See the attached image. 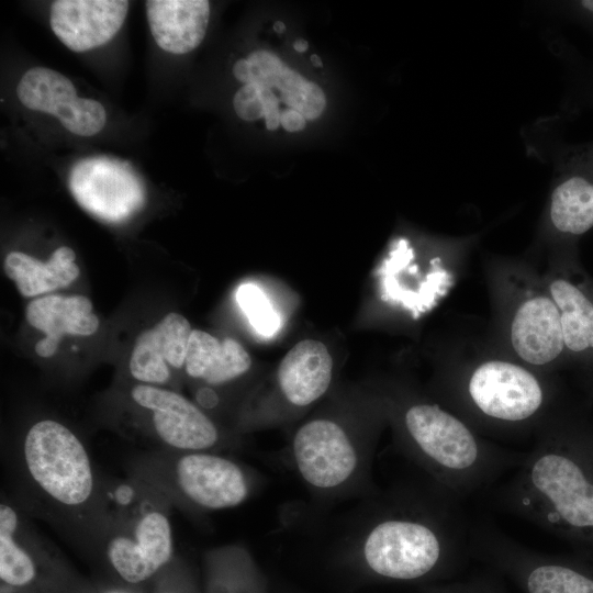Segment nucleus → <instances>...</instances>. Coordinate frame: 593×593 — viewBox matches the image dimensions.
Instances as JSON below:
<instances>
[{
  "mask_svg": "<svg viewBox=\"0 0 593 593\" xmlns=\"http://www.w3.org/2000/svg\"><path fill=\"white\" fill-rule=\"evenodd\" d=\"M332 377L333 360L326 346L315 339H303L281 360L277 389L286 405L301 410L327 392Z\"/></svg>",
  "mask_w": 593,
  "mask_h": 593,
  "instance_id": "obj_18",
  "label": "nucleus"
},
{
  "mask_svg": "<svg viewBox=\"0 0 593 593\" xmlns=\"http://www.w3.org/2000/svg\"><path fill=\"white\" fill-rule=\"evenodd\" d=\"M589 85V91L586 94L589 96V101L593 104V74L591 75V79L588 82Z\"/></svg>",
  "mask_w": 593,
  "mask_h": 593,
  "instance_id": "obj_28",
  "label": "nucleus"
},
{
  "mask_svg": "<svg viewBox=\"0 0 593 593\" xmlns=\"http://www.w3.org/2000/svg\"><path fill=\"white\" fill-rule=\"evenodd\" d=\"M189 321L179 313H168L156 326L138 335L131 359L130 372L144 384H163L170 378V367L180 369L186 363Z\"/></svg>",
  "mask_w": 593,
  "mask_h": 593,
  "instance_id": "obj_17",
  "label": "nucleus"
},
{
  "mask_svg": "<svg viewBox=\"0 0 593 593\" xmlns=\"http://www.w3.org/2000/svg\"><path fill=\"white\" fill-rule=\"evenodd\" d=\"M23 463L33 483L53 502L81 508L91 501L94 474L80 439L54 419L33 424L22 447Z\"/></svg>",
  "mask_w": 593,
  "mask_h": 593,
  "instance_id": "obj_7",
  "label": "nucleus"
},
{
  "mask_svg": "<svg viewBox=\"0 0 593 593\" xmlns=\"http://www.w3.org/2000/svg\"><path fill=\"white\" fill-rule=\"evenodd\" d=\"M75 260V251L67 246L54 250L46 262L22 251H11L4 259V272L21 295L31 298L72 283L80 273Z\"/></svg>",
  "mask_w": 593,
  "mask_h": 593,
  "instance_id": "obj_22",
  "label": "nucleus"
},
{
  "mask_svg": "<svg viewBox=\"0 0 593 593\" xmlns=\"http://www.w3.org/2000/svg\"><path fill=\"white\" fill-rule=\"evenodd\" d=\"M16 96L25 108L56 116L67 131L79 136L99 133L107 121L99 101L79 98L74 83L49 68L29 69L18 83Z\"/></svg>",
  "mask_w": 593,
  "mask_h": 593,
  "instance_id": "obj_13",
  "label": "nucleus"
},
{
  "mask_svg": "<svg viewBox=\"0 0 593 593\" xmlns=\"http://www.w3.org/2000/svg\"><path fill=\"white\" fill-rule=\"evenodd\" d=\"M174 555L172 529L167 513L150 502L141 504L111 532L105 556L119 577L142 583L165 567Z\"/></svg>",
  "mask_w": 593,
  "mask_h": 593,
  "instance_id": "obj_9",
  "label": "nucleus"
},
{
  "mask_svg": "<svg viewBox=\"0 0 593 593\" xmlns=\"http://www.w3.org/2000/svg\"><path fill=\"white\" fill-rule=\"evenodd\" d=\"M548 201V223L571 240L593 228V141L564 146L558 156Z\"/></svg>",
  "mask_w": 593,
  "mask_h": 593,
  "instance_id": "obj_11",
  "label": "nucleus"
},
{
  "mask_svg": "<svg viewBox=\"0 0 593 593\" xmlns=\"http://www.w3.org/2000/svg\"><path fill=\"white\" fill-rule=\"evenodd\" d=\"M571 447L558 432L542 430L500 488V505L542 529L592 533L593 479Z\"/></svg>",
  "mask_w": 593,
  "mask_h": 593,
  "instance_id": "obj_3",
  "label": "nucleus"
},
{
  "mask_svg": "<svg viewBox=\"0 0 593 593\" xmlns=\"http://www.w3.org/2000/svg\"><path fill=\"white\" fill-rule=\"evenodd\" d=\"M68 186L83 210L108 223L127 221L146 202L145 186L132 167L105 156L77 161L70 170Z\"/></svg>",
  "mask_w": 593,
  "mask_h": 593,
  "instance_id": "obj_10",
  "label": "nucleus"
},
{
  "mask_svg": "<svg viewBox=\"0 0 593 593\" xmlns=\"http://www.w3.org/2000/svg\"><path fill=\"white\" fill-rule=\"evenodd\" d=\"M131 396L150 412L157 438L177 451H212L222 444L215 423L183 395L157 385L136 384Z\"/></svg>",
  "mask_w": 593,
  "mask_h": 593,
  "instance_id": "obj_12",
  "label": "nucleus"
},
{
  "mask_svg": "<svg viewBox=\"0 0 593 593\" xmlns=\"http://www.w3.org/2000/svg\"><path fill=\"white\" fill-rule=\"evenodd\" d=\"M507 309V337L514 354L525 363L548 367L566 347L559 310L544 278L517 275Z\"/></svg>",
  "mask_w": 593,
  "mask_h": 593,
  "instance_id": "obj_8",
  "label": "nucleus"
},
{
  "mask_svg": "<svg viewBox=\"0 0 593 593\" xmlns=\"http://www.w3.org/2000/svg\"><path fill=\"white\" fill-rule=\"evenodd\" d=\"M31 326L45 337L35 344L40 357L53 356L64 335L90 336L99 327L92 302L85 295H45L31 301L25 311Z\"/></svg>",
  "mask_w": 593,
  "mask_h": 593,
  "instance_id": "obj_19",
  "label": "nucleus"
},
{
  "mask_svg": "<svg viewBox=\"0 0 593 593\" xmlns=\"http://www.w3.org/2000/svg\"><path fill=\"white\" fill-rule=\"evenodd\" d=\"M454 499L401 493L387 499L353 540L361 566L376 578L416 581L455 567L469 534Z\"/></svg>",
  "mask_w": 593,
  "mask_h": 593,
  "instance_id": "obj_1",
  "label": "nucleus"
},
{
  "mask_svg": "<svg viewBox=\"0 0 593 593\" xmlns=\"http://www.w3.org/2000/svg\"><path fill=\"white\" fill-rule=\"evenodd\" d=\"M548 390L538 376L518 363L489 359L472 368L454 387V402L471 426L495 430L523 429L545 413Z\"/></svg>",
  "mask_w": 593,
  "mask_h": 593,
  "instance_id": "obj_5",
  "label": "nucleus"
},
{
  "mask_svg": "<svg viewBox=\"0 0 593 593\" xmlns=\"http://www.w3.org/2000/svg\"><path fill=\"white\" fill-rule=\"evenodd\" d=\"M148 473L158 486L198 511L239 506L259 485V475L243 463L213 451H179Z\"/></svg>",
  "mask_w": 593,
  "mask_h": 593,
  "instance_id": "obj_6",
  "label": "nucleus"
},
{
  "mask_svg": "<svg viewBox=\"0 0 593 593\" xmlns=\"http://www.w3.org/2000/svg\"><path fill=\"white\" fill-rule=\"evenodd\" d=\"M280 124L288 132H299L305 127L306 119L300 112L286 110L280 116Z\"/></svg>",
  "mask_w": 593,
  "mask_h": 593,
  "instance_id": "obj_26",
  "label": "nucleus"
},
{
  "mask_svg": "<svg viewBox=\"0 0 593 593\" xmlns=\"http://www.w3.org/2000/svg\"><path fill=\"white\" fill-rule=\"evenodd\" d=\"M293 47L298 53H304L307 49L309 44L305 40L299 38L293 43Z\"/></svg>",
  "mask_w": 593,
  "mask_h": 593,
  "instance_id": "obj_27",
  "label": "nucleus"
},
{
  "mask_svg": "<svg viewBox=\"0 0 593 593\" xmlns=\"http://www.w3.org/2000/svg\"><path fill=\"white\" fill-rule=\"evenodd\" d=\"M234 77L271 91L288 110L300 112L306 120L317 119L326 107L323 90L292 70L271 52L256 51L233 66Z\"/></svg>",
  "mask_w": 593,
  "mask_h": 593,
  "instance_id": "obj_16",
  "label": "nucleus"
},
{
  "mask_svg": "<svg viewBox=\"0 0 593 593\" xmlns=\"http://www.w3.org/2000/svg\"><path fill=\"white\" fill-rule=\"evenodd\" d=\"M434 593H497L494 589L482 582H471L467 584L454 585L435 590Z\"/></svg>",
  "mask_w": 593,
  "mask_h": 593,
  "instance_id": "obj_25",
  "label": "nucleus"
},
{
  "mask_svg": "<svg viewBox=\"0 0 593 593\" xmlns=\"http://www.w3.org/2000/svg\"><path fill=\"white\" fill-rule=\"evenodd\" d=\"M566 14L579 24L593 30V0H577L563 3Z\"/></svg>",
  "mask_w": 593,
  "mask_h": 593,
  "instance_id": "obj_24",
  "label": "nucleus"
},
{
  "mask_svg": "<svg viewBox=\"0 0 593 593\" xmlns=\"http://www.w3.org/2000/svg\"><path fill=\"white\" fill-rule=\"evenodd\" d=\"M544 281L559 310L566 353L593 361V280L566 262L550 269Z\"/></svg>",
  "mask_w": 593,
  "mask_h": 593,
  "instance_id": "obj_14",
  "label": "nucleus"
},
{
  "mask_svg": "<svg viewBox=\"0 0 593 593\" xmlns=\"http://www.w3.org/2000/svg\"><path fill=\"white\" fill-rule=\"evenodd\" d=\"M127 10L125 0H57L51 5L49 24L66 47L87 52L114 37Z\"/></svg>",
  "mask_w": 593,
  "mask_h": 593,
  "instance_id": "obj_15",
  "label": "nucleus"
},
{
  "mask_svg": "<svg viewBox=\"0 0 593 593\" xmlns=\"http://www.w3.org/2000/svg\"><path fill=\"white\" fill-rule=\"evenodd\" d=\"M395 421L404 455L454 500L486 488L525 456L485 441L455 412L427 400H407Z\"/></svg>",
  "mask_w": 593,
  "mask_h": 593,
  "instance_id": "obj_2",
  "label": "nucleus"
},
{
  "mask_svg": "<svg viewBox=\"0 0 593 593\" xmlns=\"http://www.w3.org/2000/svg\"><path fill=\"white\" fill-rule=\"evenodd\" d=\"M310 59H311L312 64L315 67H322L323 66V63H322L321 58L316 54L312 55Z\"/></svg>",
  "mask_w": 593,
  "mask_h": 593,
  "instance_id": "obj_30",
  "label": "nucleus"
},
{
  "mask_svg": "<svg viewBox=\"0 0 593 593\" xmlns=\"http://www.w3.org/2000/svg\"><path fill=\"white\" fill-rule=\"evenodd\" d=\"M236 301L257 333L270 337L279 329V315L259 287L242 284L236 291Z\"/></svg>",
  "mask_w": 593,
  "mask_h": 593,
  "instance_id": "obj_23",
  "label": "nucleus"
},
{
  "mask_svg": "<svg viewBox=\"0 0 593 593\" xmlns=\"http://www.w3.org/2000/svg\"><path fill=\"white\" fill-rule=\"evenodd\" d=\"M273 30H275L277 33H283L284 30H286V25H284L283 22L277 21V22H275V24H273Z\"/></svg>",
  "mask_w": 593,
  "mask_h": 593,
  "instance_id": "obj_29",
  "label": "nucleus"
},
{
  "mask_svg": "<svg viewBox=\"0 0 593 593\" xmlns=\"http://www.w3.org/2000/svg\"><path fill=\"white\" fill-rule=\"evenodd\" d=\"M146 16L156 44L165 52L181 55L203 41L210 18L206 0H148Z\"/></svg>",
  "mask_w": 593,
  "mask_h": 593,
  "instance_id": "obj_20",
  "label": "nucleus"
},
{
  "mask_svg": "<svg viewBox=\"0 0 593 593\" xmlns=\"http://www.w3.org/2000/svg\"><path fill=\"white\" fill-rule=\"evenodd\" d=\"M374 441L338 418L318 416L294 433L288 459L305 486L322 499H340L371 490Z\"/></svg>",
  "mask_w": 593,
  "mask_h": 593,
  "instance_id": "obj_4",
  "label": "nucleus"
},
{
  "mask_svg": "<svg viewBox=\"0 0 593 593\" xmlns=\"http://www.w3.org/2000/svg\"><path fill=\"white\" fill-rule=\"evenodd\" d=\"M251 359L246 349L233 338H219L192 329L186 357V372L209 385L227 383L249 370Z\"/></svg>",
  "mask_w": 593,
  "mask_h": 593,
  "instance_id": "obj_21",
  "label": "nucleus"
}]
</instances>
